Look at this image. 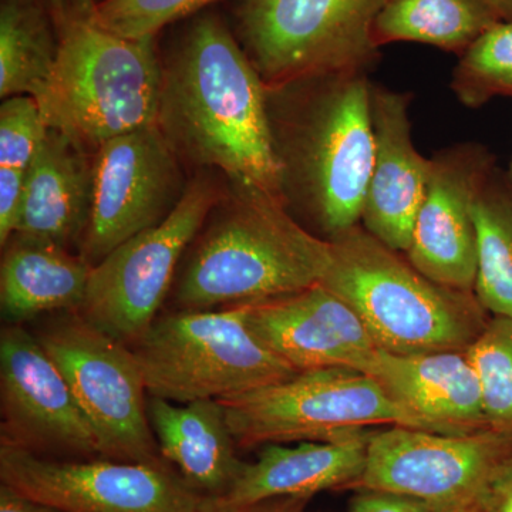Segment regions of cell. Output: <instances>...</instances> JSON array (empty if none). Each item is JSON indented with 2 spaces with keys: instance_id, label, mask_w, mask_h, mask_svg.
<instances>
[{
  "instance_id": "cell-1",
  "label": "cell",
  "mask_w": 512,
  "mask_h": 512,
  "mask_svg": "<svg viewBox=\"0 0 512 512\" xmlns=\"http://www.w3.org/2000/svg\"><path fill=\"white\" fill-rule=\"evenodd\" d=\"M158 45L163 82L157 127L178 160L282 201L266 86L227 13L202 10L161 33Z\"/></svg>"
},
{
  "instance_id": "cell-2",
  "label": "cell",
  "mask_w": 512,
  "mask_h": 512,
  "mask_svg": "<svg viewBox=\"0 0 512 512\" xmlns=\"http://www.w3.org/2000/svg\"><path fill=\"white\" fill-rule=\"evenodd\" d=\"M369 73L312 74L266 87L282 201L316 237L360 225L375 161Z\"/></svg>"
},
{
  "instance_id": "cell-3",
  "label": "cell",
  "mask_w": 512,
  "mask_h": 512,
  "mask_svg": "<svg viewBox=\"0 0 512 512\" xmlns=\"http://www.w3.org/2000/svg\"><path fill=\"white\" fill-rule=\"evenodd\" d=\"M329 262L330 242L296 221L284 202L225 177L170 296L175 311L251 305L320 284Z\"/></svg>"
},
{
  "instance_id": "cell-4",
  "label": "cell",
  "mask_w": 512,
  "mask_h": 512,
  "mask_svg": "<svg viewBox=\"0 0 512 512\" xmlns=\"http://www.w3.org/2000/svg\"><path fill=\"white\" fill-rule=\"evenodd\" d=\"M59 33L55 67L35 97L47 127L94 154L113 138L157 124L158 36H119L72 9Z\"/></svg>"
},
{
  "instance_id": "cell-5",
  "label": "cell",
  "mask_w": 512,
  "mask_h": 512,
  "mask_svg": "<svg viewBox=\"0 0 512 512\" xmlns=\"http://www.w3.org/2000/svg\"><path fill=\"white\" fill-rule=\"evenodd\" d=\"M320 284L355 309L377 348L394 355L466 350L491 316L473 292L437 284L362 225L330 241Z\"/></svg>"
},
{
  "instance_id": "cell-6",
  "label": "cell",
  "mask_w": 512,
  "mask_h": 512,
  "mask_svg": "<svg viewBox=\"0 0 512 512\" xmlns=\"http://www.w3.org/2000/svg\"><path fill=\"white\" fill-rule=\"evenodd\" d=\"M148 396L221 400L298 375L249 323V305L160 316L131 346Z\"/></svg>"
},
{
  "instance_id": "cell-7",
  "label": "cell",
  "mask_w": 512,
  "mask_h": 512,
  "mask_svg": "<svg viewBox=\"0 0 512 512\" xmlns=\"http://www.w3.org/2000/svg\"><path fill=\"white\" fill-rule=\"evenodd\" d=\"M386 0H229L227 18L266 87L303 76L369 73L382 53L373 23Z\"/></svg>"
},
{
  "instance_id": "cell-8",
  "label": "cell",
  "mask_w": 512,
  "mask_h": 512,
  "mask_svg": "<svg viewBox=\"0 0 512 512\" xmlns=\"http://www.w3.org/2000/svg\"><path fill=\"white\" fill-rule=\"evenodd\" d=\"M220 402L242 448L338 440L386 424L431 431L372 376L348 367L299 372Z\"/></svg>"
},
{
  "instance_id": "cell-9",
  "label": "cell",
  "mask_w": 512,
  "mask_h": 512,
  "mask_svg": "<svg viewBox=\"0 0 512 512\" xmlns=\"http://www.w3.org/2000/svg\"><path fill=\"white\" fill-rule=\"evenodd\" d=\"M225 190V175L200 170L161 224L136 235L93 266L79 315L134 346L173 291L185 252Z\"/></svg>"
},
{
  "instance_id": "cell-10",
  "label": "cell",
  "mask_w": 512,
  "mask_h": 512,
  "mask_svg": "<svg viewBox=\"0 0 512 512\" xmlns=\"http://www.w3.org/2000/svg\"><path fill=\"white\" fill-rule=\"evenodd\" d=\"M36 336L66 377L96 434L101 458L171 466L151 429L146 383L130 346L77 312H64Z\"/></svg>"
},
{
  "instance_id": "cell-11",
  "label": "cell",
  "mask_w": 512,
  "mask_h": 512,
  "mask_svg": "<svg viewBox=\"0 0 512 512\" xmlns=\"http://www.w3.org/2000/svg\"><path fill=\"white\" fill-rule=\"evenodd\" d=\"M0 481L62 512H208L214 503L171 466L46 457L5 443Z\"/></svg>"
},
{
  "instance_id": "cell-12",
  "label": "cell",
  "mask_w": 512,
  "mask_h": 512,
  "mask_svg": "<svg viewBox=\"0 0 512 512\" xmlns=\"http://www.w3.org/2000/svg\"><path fill=\"white\" fill-rule=\"evenodd\" d=\"M93 170L92 211L80 247L92 266L161 224L191 180L157 124L107 141L94 153Z\"/></svg>"
},
{
  "instance_id": "cell-13",
  "label": "cell",
  "mask_w": 512,
  "mask_h": 512,
  "mask_svg": "<svg viewBox=\"0 0 512 512\" xmlns=\"http://www.w3.org/2000/svg\"><path fill=\"white\" fill-rule=\"evenodd\" d=\"M511 456L512 434L493 429L447 434L390 426L370 434L352 490L407 495L437 510L480 493Z\"/></svg>"
},
{
  "instance_id": "cell-14",
  "label": "cell",
  "mask_w": 512,
  "mask_h": 512,
  "mask_svg": "<svg viewBox=\"0 0 512 512\" xmlns=\"http://www.w3.org/2000/svg\"><path fill=\"white\" fill-rule=\"evenodd\" d=\"M0 443L40 456L101 458L66 377L23 325L0 332Z\"/></svg>"
},
{
  "instance_id": "cell-15",
  "label": "cell",
  "mask_w": 512,
  "mask_h": 512,
  "mask_svg": "<svg viewBox=\"0 0 512 512\" xmlns=\"http://www.w3.org/2000/svg\"><path fill=\"white\" fill-rule=\"evenodd\" d=\"M497 157L476 141L451 144L430 157V174L406 258L437 284L473 292L477 278L474 204Z\"/></svg>"
},
{
  "instance_id": "cell-16",
  "label": "cell",
  "mask_w": 512,
  "mask_h": 512,
  "mask_svg": "<svg viewBox=\"0 0 512 512\" xmlns=\"http://www.w3.org/2000/svg\"><path fill=\"white\" fill-rule=\"evenodd\" d=\"M249 323L298 372L329 367L365 372L379 350L355 309L322 284L251 303Z\"/></svg>"
},
{
  "instance_id": "cell-17",
  "label": "cell",
  "mask_w": 512,
  "mask_h": 512,
  "mask_svg": "<svg viewBox=\"0 0 512 512\" xmlns=\"http://www.w3.org/2000/svg\"><path fill=\"white\" fill-rule=\"evenodd\" d=\"M413 93L370 83L375 161L360 225L393 251L412 242L430 174V157L414 147L410 106Z\"/></svg>"
},
{
  "instance_id": "cell-18",
  "label": "cell",
  "mask_w": 512,
  "mask_h": 512,
  "mask_svg": "<svg viewBox=\"0 0 512 512\" xmlns=\"http://www.w3.org/2000/svg\"><path fill=\"white\" fill-rule=\"evenodd\" d=\"M363 373L431 431L488 429L480 383L466 350L394 355L379 349Z\"/></svg>"
},
{
  "instance_id": "cell-19",
  "label": "cell",
  "mask_w": 512,
  "mask_h": 512,
  "mask_svg": "<svg viewBox=\"0 0 512 512\" xmlns=\"http://www.w3.org/2000/svg\"><path fill=\"white\" fill-rule=\"evenodd\" d=\"M94 154L49 128L25 178L15 235L80 247L93 201Z\"/></svg>"
},
{
  "instance_id": "cell-20",
  "label": "cell",
  "mask_w": 512,
  "mask_h": 512,
  "mask_svg": "<svg viewBox=\"0 0 512 512\" xmlns=\"http://www.w3.org/2000/svg\"><path fill=\"white\" fill-rule=\"evenodd\" d=\"M372 431L338 440L298 441L295 446L265 444L258 460L245 464L231 491L215 503L237 507L274 498H312L328 490H352L365 468Z\"/></svg>"
},
{
  "instance_id": "cell-21",
  "label": "cell",
  "mask_w": 512,
  "mask_h": 512,
  "mask_svg": "<svg viewBox=\"0 0 512 512\" xmlns=\"http://www.w3.org/2000/svg\"><path fill=\"white\" fill-rule=\"evenodd\" d=\"M147 413L161 456L198 493L220 500L245 464L220 400L174 403L148 396Z\"/></svg>"
},
{
  "instance_id": "cell-22",
  "label": "cell",
  "mask_w": 512,
  "mask_h": 512,
  "mask_svg": "<svg viewBox=\"0 0 512 512\" xmlns=\"http://www.w3.org/2000/svg\"><path fill=\"white\" fill-rule=\"evenodd\" d=\"M0 262V311L6 325L53 312H79L93 266L55 242L13 235Z\"/></svg>"
},
{
  "instance_id": "cell-23",
  "label": "cell",
  "mask_w": 512,
  "mask_h": 512,
  "mask_svg": "<svg viewBox=\"0 0 512 512\" xmlns=\"http://www.w3.org/2000/svg\"><path fill=\"white\" fill-rule=\"evenodd\" d=\"M500 20L488 0H386L372 39L379 49L412 42L461 57Z\"/></svg>"
},
{
  "instance_id": "cell-24",
  "label": "cell",
  "mask_w": 512,
  "mask_h": 512,
  "mask_svg": "<svg viewBox=\"0 0 512 512\" xmlns=\"http://www.w3.org/2000/svg\"><path fill=\"white\" fill-rule=\"evenodd\" d=\"M60 33L45 0H0V97H36L59 53Z\"/></svg>"
},
{
  "instance_id": "cell-25",
  "label": "cell",
  "mask_w": 512,
  "mask_h": 512,
  "mask_svg": "<svg viewBox=\"0 0 512 512\" xmlns=\"http://www.w3.org/2000/svg\"><path fill=\"white\" fill-rule=\"evenodd\" d=\"M477 278L474 295L491 316L512 318V180L495 165L474 204Z\"/></svg>"
},
{
  "instance_id": "cell-26",
  "label": "cell",
  "mask_w": 512,
  "mask_h": 512,
  "mask_svg": "<svg viewBox=\"0 0 512 512\" xmlns=\"http://www.w3.org/2000/svg\"><path fill=\"white\" fill-rule=\"evenodd\" d=\"M450 89L467 109H480L495 97L512 99V20H500L458 57Z\"/></svg>"
},
{
  "instance_id": "cell-27",
  "label": "cell",
  "mask_w": 512,
  "mask_h": 512,
  "mask_svg": "<svg viewBox=\"0 0 512 512\" xmlns=\"http://www.w3.org/2000/svg\"><path fill=\"white\" fill-rule=\"evenodd\" d=\"M466 355L480 383L488 429L512 434V318L491 316Z\"/></svg>"
},
{
  "instance_id": "cell-28",
  "label": "cell",
  "mask_w": 512,
  "mask_h": 512,
  "mask_svg": "<svg viewBox=\"0 0 512 512\" xmlns=\"http://www.w3.org/2000/svg\"><path fill=\"white\" fill-rule=\"evenodd\" d=\"M222 0H100L90 18L100 28L130 39L160 36L171 26L215 8Z\"/></svg>"
},
{
  "instance_id": "cell-29",
  "label": "cell",
  "mask_w": 512,
  "mask_h": 512,
  "mask_svg": "<svg viewBox=\"0 0 512 512\" xmlns=\"http://www.w3.org/2000/svg\"><path fill=\"white\" fill-rule=\"evenodd\" d=\"M47 127L33 96H13L0 106V168L28 173Z\"/></svg>"
},
{
  "instance_id": "cell-30",
  "label": "cell",
  "mask_w": 512,
  "mask_h": 512,
  "mask_svg": "<svg viewBox=\"0 0 512 512\" xmlns=\"http://www.w3.org/2000/svg\"><path fill=\"white\" fill-rule=\"evenodd\" d=\"M26 173L0 168V247L5 248L15 235Z\"/></svg>"
},
{
  "instance_id": "cell-31",
  "label": "cell",
  "mask_w": 512,
  "mask_h": 512,
  "mask_svg": "<svg viewBox=\"0 0 512 512\" xmlns=\"http://www.w3.org/2000/svg\"><path fill=\"white\" fill-rule=\"evenodd\" d=\"M350 500L348 512H434L429 503L407 497V495L387 493L377 490H356Z\"/></svg>"
},
{
  "instance_id": "cell-32",
  "label": "cell",
  "mask_w": 512,
  "mask_h": 512,
  "mask_svg": "<svg viewBox=\"0 0 512 512\" xmlns=\"http://www.w3.org/2000/svg\"><path fill=\"white\" fill-rule=\"evenodd\" d=\"M480 512H512V456L480 491Z\"/></svg>"
},
{
  "instance_id": "cell-33",
  "label": "cell",
  "mask_w": 512,
  "mask_h": 512,
  "mask_svg": "<svg viewBox=\"0 0 512 512\" xmlns=\"http://www.w3.org/2000/svg\"><path fill=\"white\" fill-rule=\"evenodd\" d=\"M311 498H274V500L261 501V503L237 505V507H224L212 503L208 512H305Z\"/></svg>"
},
{
  "instance_id": "cell-34",
  "label": "cell",
  "mask_w": 512,
  "mask_h": 512,
  "mask_svg": "<svg viewBox=\"0 0 512 512\" xmlns=\"http://www.w3.org/2000/svg\"><path fill=\"white\" fill-rule=\"evenodd\" d=\"M0 512H62L50 505L23 497L6 485H0Z\"/></svg>"
},
{
  "instance_id": "cell-35",
  "label": "cell",
  "mask_w": 512,
  "mask_h": 512,
  "mask_svg": "<svg viewBox=\"0 0 512 512\" xmlns=\"http://www.w3.org/2000/svg\"><path fill=\"white\" fill-rule=\"evenodd\" d=\"M434 512H480V493L458 503L437 508Z\"/></svg>"
},
{
  "instance_id": "cell-36",
  "label": "cell",
  "mask_w": 512,
  "mask_h": 512,
  "mask_svg": "<svg viewBox=\"0 0 512 512\" xmlns=\"http://www.w3.org/2000/svg\"><path fill=\"white\" fill-rule=\"evenodd\" d=\"M45 3L50 13H52L53 18L56 20L57 28L60 29V26H62L64 20H66V0H45Z\"/></svg>"
},
{
  "instance_id": "cell-37",
  "label": "cell",
  "mask_w": 512,
  "mask_h": 512,
  "mask_svg": "<svg viewBox=\"0 0 512 512\" xmlns=\"http://www.w3.org/2000/svg\"><path fill=\"white\" fill-rule=\"evenodd\" d=\"M97 2H100V0H66V9L82 13H92Z\"/></svg>"
},
{
  "instance_id": "cell-38",
  "label": "cell",
  "mask_w": 512,
  "mask_h": 512,
  "mask_svg": "<svg viewBox=\"0 0 512 512\" xmlns=\"http://www.w3.org/2000/svg\"><path fill=\"white\" fill-rule=\"evenodd\" d=\"M488 2L497 9L501 18L504 20H512V0H488Z\"/></svg>"
},
{
  "instance_id": "cell-39",
  "label": "cell",
  "mask_w": 512,
  "mask_h": 512,
  "mask_svg": "<svg viewBox=\"0 0 512 512\" xmlns=\"http://www.w3.org/2000/svg\"><path fill=\"white\" fill-rule=\"evenodd\" d=\"M507 173H508V175H510V178L512 180V157L510 160V164H508Z\"/></svg>"
}]
</instances>
